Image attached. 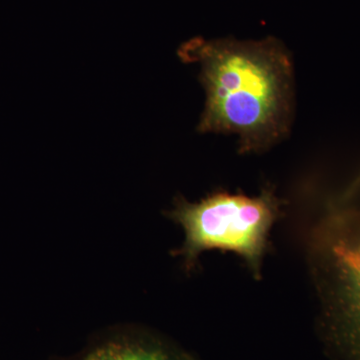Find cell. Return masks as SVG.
Wrapping results in <instances>:
<instances>
[{"mask_svg":"<svg viewBox=\"0 0 360 360\" xmlns=\"http://www.w3.org/2000/svg\"><path fill=\"white\" fill-rule=\"evenodd\" d=\"M283 210V201L271 186L264 187L257 196L217 191L196 203L179 198L168 212L184 231V243L174 255L191 270L205 251H229L245 262L258 281L270 234Z\"/></svg>","mask_w":360,"mask_h":360,"instance_id":"cell-3","label":"cell"},{"mask_svg":"<svg viewBox=\"0 0 360 360\" xmlns=\"http://www.w3.org/2000/svg\"><path fill=\"white\" fill-rule=\"evenodd\" d=\"M305 255L324 352L331 360H360V172L322 201Z\"/></svg>","mask_w":360,"mask_h":360,"instance_id":"cell-2","label":"cell"},{"mask_svg":"<svg viewBox=\"0 0 360 360\" xmlns=\"http://www.w3.org/2000/svg\"><path fill=\"white\" fill-rule=\"evenodd\" d=\"M65 360H198L186 348L160 335L122 330L103 336Z\"/></svg>","mask_w":360,"mask_h":360,"instance_id":"cell-4","label":"cell"},{"mask_svg":"<svg viewBox=\"0 0 360 360\" xmlns=\"http://www.w3.org/2000/svg\"><path fill=\"white\" fill-rule=\"evenodd\" d=\"M200 66L205 108L198 131L234 134L238 151L257 155L283 141L295 108L293 68L279 40H188L179 49Z\"/></svg>","mask_w":360,"mask_h":360,"instance_id":"cell-1","label":"cell"}]
</instances>
